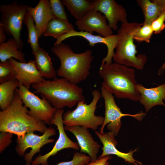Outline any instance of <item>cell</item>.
<instances>
[{"instance_id":"cell-1","label":"cell","mask_w":165,"mask_h":165,"mask_svg":"<svg viewBox=\"0 0 165 165\" xmlns=\"http://www.w3.org/2000/svg\"><path fill=\"white\" fill-rule=\"evenodd\" d=\"M28 111L15 90L11 104L0 112V131L16 135L18 139L31 131H37L43 134L48 128L46 124L30 116Z\"/></svg>"},{"instance_id":"cell-2","label":"cell","mask_w":165,"mask_h":165,"mask_svg":"<svg viewBox=\"0 0 165 165\" xmlns=\"http://www.w3.org/2000/svg\"><path fill=\"white\" fill-rule=\"evenodd\" d=\"M99 73L103 79L102 86L117 98L139 101L141 95L136 88L135 71L116 63L101 64Z\"/></svg>"},{"instance_id":"cell-3","label":"cell","mask_w":165,"mask_h":165,"mask_svg":"<svg viewBox=\"0 0 165 165\" xmlns=\"http://www.w3.org/2000/svg\"><path fill=\"white\" fill-rule=\"evenodd\" d=\"M31 86L35 93H39L56 109L65 107L72 108L79 102L85 101L82 88L63 78L56 77L52 80L44 79Z\"/></svg>"},{"instance_id":"cell-4","label":"cell","mask_w":165,"mask_h":165,"mask_svg":"<svg viewBox=\"0 0 165 165\" xmlns=\"http://www.w3.org/2000/svg\"><path fill=\"white\" fill-rule=\"evenodd\" d=\"M51 50L60 61V67L57 71L58 76L75 84L88 78L93 59L91 50L75 53L68 45L61 43L54 45Z\"/></svg>"},{"instance_id":"cell-5","label":"cell","mask_w":165,"mask_h":165,"mask_svg":"<svg viewBox=\"0 0 165 165\" xmlns=\"http://www.w3.org/2000/svg\"><path fill=\"white\" fill-rule=\"evenodd\" d=\"M143 25V23L136 22L121 24L117 31L118 40L113 58L115 63L138 70L144 68L147 56L144 54L136 56L138 52L134 42L135 32Z\"/></svg>"},{"instance_id":"cell-6","label":"cell","mask_w":165,"mask_h":165,"mask_svg":"<svg viewBox=\"0 0 165 165\" xmlns=\"http://www.w3.org/2000/svg\"><path fill=\"white\" fill-rule=\"evenodd\" d=\"M92 93L93 99L90 104H87L85 101L79 102L74 110L67 111L63 114V123L65 127L79 126L95 130L102 125L104 117L95 114L101 94L97 90Z\"/></svg>"},{"instance_id":"cell-7","label":"cell","mask_w":165,"mask_h":165,"mask_svg":"<svg viewBox=\"0 0 165 165\" xmlns=\"http://www.w3.org/2000/svg\"><path fill=\"white\" fill-rule=\"evenodd\" d=\"M29 6L19 4L16 1L8 5L2 4L0 6L1 13L0 23L5 33L11 35L21 50L23 42L20 38L22 24Z\"/></svg>"},{"instance_id":"cell-8","label":"cell","mask_w":165,"mask_h":165,"mask_svg":"<svg viewBox=\"0 0 165 165\" xmlns=\"http://www.w3.org/2000/svg\"><path fill=\"white\" fill-rule=\"evenodd\" d=\"M16 90L19 94L24 106L28 108V114L37 120L51 125L56 109L43 96L40 98L19 83Z\"/></svg>"},{"instance_id":"cell-9","label":"cell","mask_w":165,"mask_h":165,"mask_svg":"<svg viewBox=\"0 0 165 165\" xmlns=\"http://www.w3.org/2000/svg\"><path fill=\"white\" fill-rule=\"evenodd\" d=\"M101 93L104 100L105 109L104 122L99 132L101 134H104V128L107 125V129L117 136L122 125L121 118L123 116H130L141 121L146 115L143 112L134 115L123 114L116 104L112 93L102 86Z\"/></svg>"},{"instance_id":"cell-10","label":"cell","mask_w":165,"mask_h":165,"mask_svg":"<svg viewBox=\"0 0 165 165\" xmlns=\"http://www.w3.org/2000/svg\"><path fill=\"white\" fill-rule=\"evenodd\" d=\"M29 131L23 137L17 138L15 149L20 156L24 155V160L26 164H31L32 158L36 153L39 152L40 148L44 145L53 142L55 141L50 138L57 134L56 130L53 127L48 128L42 135L39 136Z\"/></svg>"},{"instance_id":"cell-11","label":"cell","mask_w":165,"mask_h":165,"mask_svg":"<svg viewBox=\"0 0 165 165\" xmlns=\"http://www.w3.org/2000/svg\"><path fill=\"white\" fill-rule=\"evenodd\" d=\"M64 112L63 109H57L52 119L51 124L55 125L59 132V137L52 149L48 153L43 155L39 154L32 160V165H48V158L56 154L61 150L67 148H72L78 150L80 147L78 143L72 141L68 137L65 132L63 119Z\"/></svg>"},{"instance_id":"cell-12","label":"cell","mask_w":165,"mask_h":165,"mask_svg":"<svg viewBox=\"0 0 165 165\" xmlns=\"http://www.w3.org/2000/svg\"><path fill=\"white\" fill-rule=\"evenodd\" d=\"M74 36L83 37L89 42V45L92 47L97 43H101L105 45L107 48V53L106 57L102 60L101 64L105 63L109 65L112 63V59L115 54L114 50L116 48L118 40L117 34H112L104 37L100 35H94L86 31H77L74 30L57 39L54 45L59 44L64 40Z\"/></svg>"},{"instance_id":"cell-13","label":"cell","mask_w":165,"mask_h":165,"mask_svg":"<svg viewBox=\"0 0 165 165\" xmlns=\"http://www.w3.org/2000/svg\"><path fill=\"white\" fill-rule=\"evenodd\" d=\"M107 19L100 12L92 10L87 13L75 24L80 31L93 34L97 32L101 36H108L113 34L112 29L107 23Z\"/></svg>"},{"instance_id":"cell-14","label":"cell","mask_w":165,"mask_h":165,"mask_svg":"<svg viewBox=\"0 0 165 165\" xmlns=\"http://www.w3.org/2000/svg\"><path fill=\"white\" fill-rule=\"evenodd\" d=\"M94 10L102 13L108 21L112 29L118 28V23L128 22L127 13L124 8L114 0H95Z\"/></svg>"},{"instance_id":"cell-15","label":"cell","mask_w":165,"mask_h":165,"mask_svg":"<svg viewBox=\"0 0 165 165\" xmlns=\"http://www.w3.org/2000/svg\"><path fill=\"white\" fill-rule=\"evenodd\" d=\"M8 60L16 73V79L27 89H29L32 85L38 83L44 79L37 68L35 60H30L28 62L23 63L12 58Z\"/></svg>"},{"instance_id":"cell-16","label":"cell","mask_w":165,"mask_h":165,"mask_svg":"<svg viewBox=\"0 0 165 165\" xmlns=\"http://www.w3.org/2000/svg\"><path fill=\"white\" fill-rule=\"evenodd\" d=\"M65 130L72 133L75 136L80 147V151L88 154L91 161L97 159L101 146L93 139L88 128L79 126L64 127Z\"/></svg>"},{"instance_id":"cell-17","label":"cell","mask_w":165,"mask_h":165,"mask_svg":"<svg viewBox=\"0 0 165 165\" xmlns=\"http://www.w3.org/2000/svg\"><path fill=\"white\" fill-rule=\"evenodd\" d=\"M95 133L103 145L102 148L103 152L100 157L114 155L131 164L135 165H143L141 162L136 160L133 157V153L137 149L133 151L131 150L127 153L123 152L118 150L116 147V146L117 145V142L115 139V136L112 132L110 131L101 134L98 131H96Z\"/></svg>"},{"instance_id":"cell-18","label":"cell","mask_w":165,"mask_h":165,"mask_svg":"<svg viewBox=\"0 0 165 165\" xmlns=\"http://www.w3.org/2000/svg\"><path fill=\"white\" fill-rule=\"evenodd\" d=\"M136 88L141 95L139 101L148 112L157 105L165 106V83L158 86L146 88L141 84H137Z\"/></svg>"},{"instance_id":"cell-19","label":"cell","mask_w":165,"mask_h":165,"mask_svg":"<svg viewBox=\"0 0 165 165\" xmlns=\"http://www.w3.org/2000/svg\"><path fill=\"white\" fill-rule=\"evenodd\" d=\"M27 12L34 21L38 38L43 35L49 22L54 17L48 0H40L35 7L29 6Z\"/></svg>"},{"instance_id":"cell-20","label":"cell","mask_w":165,"mask_h":165,"mask_svg":"<svg viewBox=\"0 0 165 165\" xmlns=\"http://www.w3.org/2000/svg\"><path fill=\"white\" fill-rule=\"evenodd\" d=\"M136 2L143 14V24H151L165 11V0H137Z\"/></svg>"},{"instance_id":"cell-21","label":"cell","mask_w":165,"mask_h":165,"mask_svg":"<svg viewBox=\"0 0 165 165\" xmlns=\"http://www.w3.org/2000/svg\"><path fill=\"white\" fill-rule=\"evenodd\" d=\"M37 68L43 78L53 79L57 75L48 53L39 47L33 54Z\"/></svg>"},{"instance_id":"cell-22","label":"cell","mask_w":165,"mask_h":165,"mask_svg":"<svg viewBox=\"0 0 165 165\" xmlns=\"http://www.w3.org/2000/svg\"><path fill=\"white\" fill-rule=\"evenodd\" d=\"M16 41L13 37L7 41L0 43V60L5 61L10 58H14L19 62H27L25 54L21 51Z\"/></svg>"},{"instance_id":"cell-23","label":"cell","mask_w":165,"mask_h":165,"mask_svg":"<svg viewBox=\"0 0 165 165\" xmlns=\"http://www.w3.org/2000/svg\"><path fill=\"white\" fill-rule=\"evenodd\" d=\"M61 2L77 20H80L87 13L94 9L93 1L62 0Z\"/></svg>"},{"instance_id":"cell-24","label":"cell","mask_w":165,"mask_h":165,"mask_svg":"<svg viewBox=\"0 0 165 165\" xmlns=\"http://www.w3.org/2000/svg\"><path fill=\"white\" fill-rule=\"evenodd\" d=\"M74 30V26L69 21L54 18L49 22L43 35L51 36L57 39Z\"/></svg>"},{"instance_id":"cell-25","label":"cell","mask_w":165,"mask_h":165,"mask_svg":"<svg viewBox=\"0 0 165 165\" xmlns=\"http://www.w3.org/2000/svg\"><path fill=\"white\" fill-rule=\"evenodd\" d=\"M19 85V83L16 79L0 83V107L2 110L6 109L11 104L15 90Z\"/></svg>"},{"instance_id":"cell-26","label":"cell","mask_w":165,"mask_h":165,"mask_svg":"<svg viewBox=\"0 0 165 165\" xmlns=\"http://www.w3.org/2000/svg\"><path fill=\"white\" fill-rule=\"evenodd\" d=\"M23 23L27 28L28 41L31 45L33 55L40 47L38 41L39 38L34 19L28 12L25 15Z\"/></svg>"},{"instance_id":"cell-27","label":"cell","mask_w":165,"mask_h":165,"mask_svg":"<svg viewBox=\"0 0 165 165\" xmlns=\"http://www.w3.org/2000/svg\"><path fill=\"white\" fill-rule=\"evenodd\" d=\"M154 33L151 24H143L138 28L134 35V40L138 42H145L149 43Z\"/></svg>"},{"instance_id":"cell-28","label":"cell","mask_w":165,"mask_h":165,"mask_svg":"<svg viewBox=\"0 0 165 165\" xmlns=\"http://www.w3.org/2000/svg\"><path fill=\"white\" fill-rule=\"evenodd\" d=\"M16 74L9 61L0 62V83L16 79Z\"/></svg>"},{"instance_id":"cell-29","label":"cell","mask_w":165,"mask_h":165,"mask_svg":"<svg viewBox=\"0 0 165 165\" xmlns=\"http://www.w3.org/2000/svg\"><path fill=\"white\" fill-rule=\"evenodd\" d=\"M50 4L54 18L69 21L63 4L60 0H50Z\"/></svg>"},{"instance_id":"cell-30","label":"cell","mask_w":165,"mask_h":165,"mask_svg":"<svg viewBox=\"0 0 165 165\" xmlns=\"http://www.w3.org/2000/svg\"><path fill=\"white\" fill-rule=\"evenodd\" d=\"M91 158L84 153L76 152L74 153L72 160L59 163L55 165H86L91 161ZM26 165H32L26 164Z\"/></svg>"},{"instance_id":"cell-31","label":"cell","mask_w":165,"mask_h":165,"mask_svg":"<svg viewBox=\"0 0 165 165\" xmlns=\"http://www.w3.org/2000/svg\"><path fill=\"white\" fill-rule=\"evenodd\" d=\"M165 11L163 12L151 24L154 33L156 34H160L165 29Z\"/></svg>"},{"instance_id":"cell-32","label":"cell","mask_w":165,"mask_h":165,"mask_svg":"<svg viewBox=\"0 0 165 165\" xmlns=\"http://www.w3.org/2000/svg\"><path fill=\"white\" fill-rule=\"evenodd\" d=\"M13 134L9 132H1L0 134V152L1 153L11 143Z\"/></svg>"},{"instance_id":"cell-33","label":"cell","mask_w":165,"mask_h":165,"mask_svg":"<svg viewBox=\"0 0 165 165\" xmlns=\"http://www.w3.org/2000/svg\"><path fill=\"white\" fill-rule=\"evenodd\" d=\"M111 158V156L109 155L103 157L99 156L96 160L91 161L86 165H109L108 161Z\"/></svg>"},{"instance_id":"cell-34","label":"cell","mask_w":165,"mask_h":165,"mask_svg":"<svg viewBox=\"0 0 165 165\" xmlns=\"http://www.w3.org/2000/svg\"><path fill=\"white\" fill-rule=\"evenodd\" d=\"M5 33L2 24L0 23V43L5 42L6 39Z\"/></svg>"},{"instance_id":"cell-35","label":"cell","mask_w":165,"mask_h":165,"mask_svg":"<svg viewBox=\"0 0 165 165\" xmlns=\"http://www.w3.org/2000/svg\"><path fill=\"white\" fill-rule=\"evenodd\" d=\"M164 56L165 57V53L164 54ZM165 69V61L164 63L163 64L162 66L159 69L158 72V74L160 75H162L164 72V71Z\"/></svg>"}]
</instances>
